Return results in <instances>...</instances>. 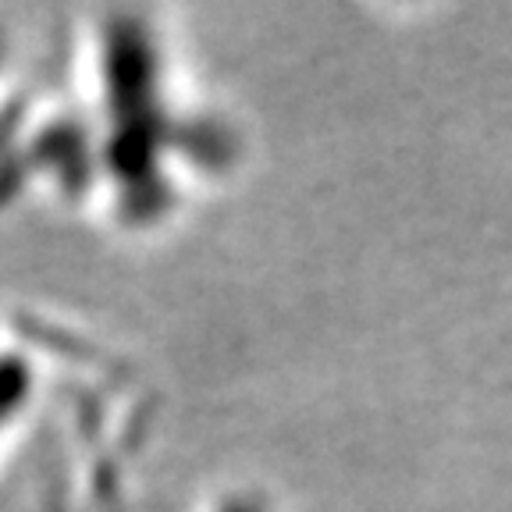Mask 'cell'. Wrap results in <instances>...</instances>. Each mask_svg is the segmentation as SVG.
Listing matches in <instances>:
<instances>
[{
	"mask_svg": "<svg viewBox=\"0 0 512 512\" xmlns=\"http://www.w3.org/2000/svg\"><path fill=\"white\" fill-rule=\"evenodd\" d=\"M224 512H260V509H253V505H242V502H235V505H228Z\"/></svg>",
	"mask_w": 512,
	"mask_h": 512,
	"instance_id": "cell-1",
	"label": "cell"
}]
</instances>
